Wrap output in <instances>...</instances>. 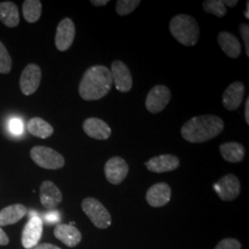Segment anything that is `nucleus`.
Returning <instances> with one entry per match:
<instances>
[{
	"label": "nucleus",
	"mask_w": 249,
	"mask_h": 249,
	"mask_svg": "<svg viewBox=\"0 0 249 249\" xmlns=\"http://www.w3.org/2000/svg\"><path fill=\"white\" fill-rule=\"evenodd\" d=\"M223 128L224 123L221 117L203 115L187 120L181 128V135L188 142L202 143L217 137L223 132Z\"/></svg>",
	"instance_id": "nucleus-1"
},
{
	"label": "nucleus",
	"mask_w": 249,
	"mask_h": 249,
	"mask_svg": "<svg viewBox=\"0 0 249 249\" xmlns=\"http://www.w3.org/2000/svg\"><path fill=\"white\" fill-rule=\"evenodd\" d=\"M112 84L113 79L108 68L100 65L92 66L83 74L79 93L85 101H97L108 94Z\"/></svg>",
	"instance_id": "nucleus-2"
},
{
	"label": "nucleus",
	"mask_w": 249,
	"mask_h": 249,
	"mask_svg": "<svg viewBox=\"0 0 249 249\" xmlns=\"http://www.w3.org/2000/svg\"><path fill=\"white\" fill-rule=\"evenodd\" d=\"M170 33L180 44L194 46L199 39V26L195 18L187 14H178L170 20Z\"/></svg>",
	"instance_id": "nucleus-3"
},
{
	"label": "nucleus",
	"mask_w": 249,
	"mask_h": 249,
	"mask_svg": "<svg viewBox=\"0 0 249 249\" xmlns=\"http://www.w3.org/2000/svg\"><path fill=\"white\" fill-rule=\"evenodd\" d=\"M81 209L87 215L89 221L99 229H107L111 225V215L98 199L94 197L84 198L81 202Z\"/></svg>",
	"instance_id": "nucleus-4"
},
{
	"label": "nucleus",
	"mask_w": 249,
	"mask_h": 249,
	"mask_svg": "<svg viewBox=\"0 0 249 249\" xmlns=\"http://www.w3.org/2000/svg\"><path fill=\"white\" fill-rule=\"evenodd\" d=\"M30 155L36 164L44 169H60L65 165V159L62 155L59 152L48 147H34L31 150Z\"/></svg>",
	"instance_id": "nucleus-5"
},
{
	"label": "nucleus",
	"mask_w": 249,
	"mask_h": 249,
	"mask_svg": "<svg viewBox=\"0 0 249 249\" xmlns=\"http://www.w3.org/2000/svg\"><path fill=\"white\" fill-rule=\"evenodd\" d=\"M44 222L42 218L36 213L29 214L27 222L21 232V245L25 249H33L39 244L43 235Z\"/></svg>",
	"instance_id": "nucleus-6"
},
{
	"label": "nucleus",
	"mask_w": 249,
	"mask_h": 249,
	"mask_svg": "<svg viewBox=\"0 0 249 249\" xmlns=\"http://www.w3.org/2000/svg\"><path fill=\"white\" fill-rule=\"evenodd\" d=\"M170 100L169 88L164 85H156L147 94L145 106L151 114H158L168 106Z\"/></svg>",
	"instance_id": "nucleus-7"
},
{
	"label": "nucleus",
	"mask_w": 249,
	"mask_h": 249,
	"mask_svg": "<svg viewBox=\"0 0 249 249\" xmlns=\"http://www.w3.org/2000/svg\"><path fill=\"white\" fill-rule=\"evenodd\" d=\"M214 190L223 201H231L240 194V181L234 175H226L216 182Z\"/></svg>",
	"instance_id": "nucleus-8"
},
{
	"label": "nucleus",
	"mask_w": 249,
	"mask_h": 249,
	"mask_svg": "<svg viewBox=\"0 0 249 249\" xmlns=\"http://www.w3.org/2000/svg\"><path fill=\"white\" fill-rule=\"evenodd\" d=\"M42 79V71L36 64H29L21 73L19 80L20 90L24 95H32L39 88Z\"/></svg>",
	"instance_id": "nucleus-9"
},
{
	"label": "nucleus",
	"mask_w": 249,
	"mask_h": 249,
	"mask_svg": "<svg viewBox=\"0 0 249 249\" xmlns=\"http://www.w3.org/2000/svg\"><path fill=\"white\" fill-rule=\"evenodd\" d=\"M110 71L117 90H119L120 92H128L132 89V75L124 62L120 60L113 61Z\"/></svg>",
	"instance_id": "nucleus-10"
},
{
	"label": "nucleus",
	"mask_w": 249,
	"mask_h": 249,
	"mask_svg": "<svg viewBox=\"0 0 249 249\" xmlns=\"http://www.w3.org/2000/svg\"><path fill=\"white\" fill-rule=\"evenodd\" d=\"M128 165L121 157H112L105 165V174L107 181L112 185L121 184L128 174Z\"/></svg>",
	"instance_id": "nucleus-11"
},
{
	"label": "nucleus",
	"mask_w": 249,
	"mask_h": 249,
	"mask_svg": "<svg viewBox=\"0 0 249 249\" xmlns=\"http://www.w3.org/2000/svg\"><path fill=\"white\" fill-rule=\"evenodd\" d=\"M75 24L71 18L62 19L56 28L55 46L59 51H67L71 46L75 38Z\"/></svg>",
	"instance_id": "nucleus-12"
},
{
	"label": "nucleus",
	"mask_w": 249,
	"mask_h": 249,
	"mask_svg": "<svg viewBox=\"0 0 249 249\" xmlns=\"http://www.w3.org/2000/svg\"><path fill=\"white\" fill-rule=\"evenodd\" d=\"M60 189L51 181H44L40 187V201L46 210H53L62 202Z\"/></svg>",
	"instance_id": "nucleus-13"
},
{
	"label": "nucleus",
	"mask_w": 249,
	"mask_h": 249,
	"mask_svg": "<svg viewBox=\"0 0 249 249\" xmlns=\"http://www.w3.org/2000/svg\"><path fill=\"white\" fill-rule=\"evenodd\" d=\"M180 165V160L177 156L172 154H163L151 158L145 162L147 169L152 173H167L178 169Z\"/></svg>",
	"instance_id": "nucleus-14"
},
{
	"label": "nucleus",
	"mask_w": 249,
	"mask_h": 249,
	"mask_svg": "<svg viewBox=\"0 0 249 249\" xmlns=\"http://www.w3.org/2000/svg\"><path fill=\"white\" fill-rule=\"evenodd\" d=\"M245 92V85L241 81L232 82L223 92V107L229 111L236 110L244 100Z\"/></svg>",
	"instance_id": "nucleus-15"
},
{
	"label": "nucleus",
	"mask_w": 249,
	"mask_h": 249,
	"mask_svg": "<svg viewBox=\"0 0 249 249\" xmlns=\"http://www.w3.org/2000/svg\"><path fill=\"white\" fill-rule=\"evenodd\" d=\"M172 190L166 183H157L150 187L146 193V200L148 204L160 208L167 204L171 199Z\"/></svg>",
	"instance_id": "nucleus-16"
},
{
	"label": "nucleus",
	"mask_w": 249,
	"mask_h": 249,
	"mask_svg": "<svg viewBox=\"0 0 249 249\" xmlns=\"http://www.w3.org/2000/svg\"><path fill=\"white\" fill-rule=\"evenodd\" d=\"M53 235L69 248L77 247L81 241L82 235L80 230L71 224L58 223L53 229Z\"/></svg>",
	"instance_id": "nucleus-17"
},
{
	"label": "nucleus",
	"mask_w": 249,
	"mask_h": 249,
	"mask_svg": "<svg viewBox=\"0 0 249 249\" xmlns=\"http://www.w3.org/2000/svg\"><path fill=\"white\" fill-rule=\"evenodd\" d=\"M83 130L91 139L98 141H106L111 136L112 130L110 126L102 119L89 117L83 122Z\"/></svg>",
	"instance_id": "nucleus-18"
},
{
	"label": "nucleus",
	"mask_w": 249,
	"mask_h": 249,
	"mask_svg": "<svg viewBox=\"0 0 249 249\" xmlns=\"http://www.w3.org/2000/svg\"><path fill=\"white\" fill-rule=\"evenodd\" d=\"M218 44L227 56L237 58L241 54L242 47L238 38L228 32H221L218 35Z\"/></svg>",
	"instance_id": "nucleus-19"
},
{
	"label": "nucleus",
	"mask_w": 249,
	"mask_h": 249,
	"mask_svg": "<svg viewBox=\"0 0 249 249\" xmlns=\"http://www.w3.org/2000/svg\"><path fill=\"white\" fill-rule=\"evenodd\" d=\"M28 213L26 207L22 204H13L0 211V226L12 225L19 222Z\"/></svg>",
	"instance_id": "nucleus-20"
},
{
	"label": "nucleus",
	"mask_w": 249,
	"mask_h": 249,
	"mask_svg": "<svg viewBox=\"0 0 249 249\" xmlns=\"http://www.w3.org/2000/svg\"><path fill=\"white\" fill-rule=\"evenodd\" d=\"M220 153L224 160L232 163L240 162L244 160L246 150L239 142H225L220 146Z\"/></svg>",
	"instance_id": "nucleus-21"
},
{
	"label": "nucleus",
	"mask_w": 249,
	"mask_h": 249,
	"mask_svg": "<svg viewBox=\"0 0 249 249\" xmlns=\"http://www.w3.org/2000/svg\"><path fill=\"white\" fill-rule=\"evenodd\" d=\"M0 20L9 28L18 26L19 13L17 6L14 3L10 1L0 3Z\"/></svg>",
	"instance_id": "nucleus-22"
},
{
	"label": "nucleus",
	"mask_w": 249,
	"mask_h": 249,
	"mask_svg": "<svg viewBox=\"0 0 249 249\" xmlns=\"http://www.w3.org/2000/svg\"><path fill=\"white\" fill-rule=\"evenodd\" d=\"M27 128L30 134L40 139H47L53 133V126L40 117L30 119Z\"/></svg>",
	"instance_id": "nucleus-23"
},
{
	"label": "nucleus",
	"mask_w": 249,
	"mask_h": 249,
	"mask_svg": "<svg viewBox=\"0 0 249 249\" xmlns=\"http://www.w3.org/2000/svg\"><path fill=\"white\" fill-rule=\"evenodd\" d=\"M23 16L30 23L36 22L42 14V3L39 0H26L22 6Z\"/></svg>",
	"instance_id": "nucleus-24"
},
{
	"label": "nucleus",
	"mask_w": 249,
	"mask_h": 249,
	"mask_svg": "<svg viewBox=\"0 0 249 249\" xmlns=\"http://www.w3.org/2000/svg\"><path fill=\"white\" fill-rule=\"evenodd\" d=\"M202 7L206 13L213 14L218 18H223L226 15L227 9L223 0H206L202 3Z\"/></svg>",
	"instance_id": "nucleus-25"
},
{
	"label": "nucleus",
	"mask_w": 249,
	"mask_h": 249,
	"mask_svg": "<svg viewBox=\"0 0 249 249\" xmlns=\"http://www.w3.org/2000/svg\"><path fill=\"white\" fill-rule=\"evenodd\" d=\"M142 1L140 0H118L116 2V11L119 16H125L133 12Z\"/></svg>",
	"instance_id": "nucleus-26"
},
{
	"label": "nucleus",
	"mask_w": 249,
	"mask_h": 249,
	"mask_svg": "<svg viewBox=\"0 0 249 249\" xmlns=\"http://www.w3.org/2000/svg\"><path fill=\"white\" fill-rule=\"evenodd\" d=\"M12 60L5 45L0 42V73L7 74L11 71Z\"/></svg>",
	"instance_id": "nucleus-27"
},
{
	"label": "nucleus",
	"mask_w": 249,
	"mask_h": 249,
	"mask_svg": "<svg viewBox=\"0 0 249 249\" xmlns=\"http://www.w3.org/2000/svg\"><path fill=\"white\" fill-rule=\"evenodd\" d=\"M9 130L10 133L19 136L24 131V124L20 118L12 117L9 121Z\"/></svg>",
	"instance_id": "nucleus-28"
},
{
	"label": "nucleus",
	"mask_w": 249,
	"mask_h": 249,
	"mask_svg": "<svg viewBox=\"0 0 249 249\" xmlns=\"http://www.w3.org/2000/svg\"><path fill=\"white\" fill-rule=\"evenodd\" d=\"M240 242L234 238H225L219 242L214 249H241Z\"/></svg>",
	"instance_id": "nucleus-29"
},
{
	"label": "nucleus",
	"mask_w": 249,
	"mask_h": 249,
	"mask_svg": "<svg viewBox=\"0 0 249 249\" xmlns=\"http://www.w3.org/2000/svg\"><path fill=\"white\" fill-rule=\"evenodd\" d=\"M43 222H45L47 225L52 224H58L61 221V215L58 211L55 210H50L46 213L44 214V218L42 219Z\"/></svg>",
	"instance_id": "nucleus-30"
},
{
	"label": "nucleus",
	"mask_w": 249,
	"mask_h": 249,
	"mask_svg": "<svg viewBox=\"0 0 249 249\" xmlns=\"http://www.w3.org/2000/svg\"><path fill=\"white\" fill-rule=\"evenodd\" d=\"M241 37L244 41L245 47H246V53L247 55L249 56V26L247 23H241L239 27Z\"/></svg>",
	"instance_id": "nucleus-31"
},
{
	"label": "nucleus",
	"mask_w": 249,
	"mask_h": 249,
	"mask_svg": "<svg viewBox=\"0 0 249 249\" xmlns=\"http://www.w3.org/2000/svg\"><path fill=\"white\" fill-rule=\"evenodd\" d=\"M9 243V236L0 226V246H8Z\"/></svg>",
	"instance_id": "nucleus-32"
},
{
	"label": "nucleus",
	"mask_w": 249,
	"mask_h": 249,
	"mask_svg": "<svg viewBox=\"0 0 249 249\" xmlns=\"http://www.w3.org/2000/svg\"><path fill=\"white\" fill-rule=\"evenodd\" d=\"M33 249H61L57 246H54L53 244L49 243H44V244H38L36 247Z\"/></svg>",
	"instance_id": "nucleus-33"
},
{
	"label": "nucleus",
	"mask_w": 249,
	"mask_h": 249,
	"mask_svg": "<svg viewBox=\"0 0 249 249\" xmlns=\"http://www.w3.org/2000/svg\"><path fill=\"white\" fill-rule=\"evenodd\" d=\"M90 3L95 7H102V6H107L109 3V0H91Z\"/></svg>",
	"instance_id": "nucleus-34"
},
{
	"label": "nucleus",
	"mask_w": 249,
	"mask_h": 249,
	"mask_svg": "<svg viewBox=\"0 0 249 249\" xmlns=\"http://www.w3.org/2000/svg\"><path fill=\"white\" fill-rule=\"evenodd\" d=\"M245 119L247 124H249V97L247 99V102L245 105Z\"/></svg>",
	"instance_id": "nucleus-35"
},
{
	"label": "nucleus",
	"mask_w": 249,
	"mask_h": 249,
	"mask_svg": "<svg viewBox=\"0 0 249 249\" xmlns=\"http://www.w3.org/2000/svg\"><path fill=\"white\" fill-rule=\"evenodd\" d=\"M223 3L225 5V7L228 6L230 8H233L238 4V1L237 0H223Z\"/></svg>",
	"instance_id": "nucleus-36"
},
{
	"label": "nucleus",
	"mask_w": 249,
	"mask_h": 249,
	"mask_svg": "<svg viewBox=\"0 0 249 249\" xmlns=\"http://www.w3.org/2000/svg\"><path fill=\"white\" fill-rule=\"evenodd\" d=\"M245 16L247 17V18H249V2H247V9L245 11Z\"/></svg>",
	"instance_id": "nucleus-37"
}]
</instances>
